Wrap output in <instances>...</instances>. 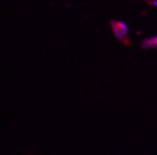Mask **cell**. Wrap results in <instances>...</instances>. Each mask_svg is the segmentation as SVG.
<instances>
[{"label": "cell", "instance_id": "cell-1", "mask_svg": "<svg viewBox=\"0 0 157 155\" xmlns=\"http://www.w3.org/2000/svg\"><path fill=\"white\" fill-rule=\"evenodd\" d=\"M112 29H113V32H114L116 38H117L118 40H121V41H124L125 34L121 32V30L118 28V26L116 24V21H112Z\"/></svg>", "mask_w": 157, "mask_h": 155}, {"label": "cell", "instance_id": "cell-2", "mask_svg": "<svg viewBox=\"0 0 157 155\" xmlns=\"http://www.w3.org/2000/svg\"><path fill=\"white\" fill-rule=\"evenodd\" d=\"M116 24H117L118 28L121 30V32L126 36L127 33H128V26H127L125 22H123V21H116Z\"/></svg>", "mask_w": 157, "mask_h": 155}, {"label": "cell", "instance_id": "cell-3", "mask_svg": "<svg viewBox=\"0 0 157 155\" xmlns=\"http://www.w3.org/2000/svg\"><path fill=\"white\" fill-rule=\"evenodd\" d=\"M149 43H151V49H157V37H153V38L149 39Z\"/></svg>", "mask_w": 157, "mask_h": 155}, {"label": "cell", "instance_id": "cell-4", "mask_svg": "<svg viewBox=\"0 0 157 155\" xmlns=\"http://www.w3.org/2000/svg\"><path fill=\"white\" fill-rule=\"evenodd\" d=\"M153 5H154L155 7H157V0H155V1H153Z\"/></svg>", "mask_w": 157, "mask_h": 155}]
</instances>
